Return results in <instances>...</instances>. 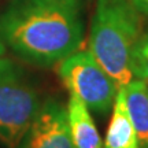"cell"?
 <instances>
[{
	"label": "cell",
	"mask_w": 148,
	"mask_h": 148,
	"mask_svg": "<svg viewBox=\"0 0 148 148\" xmlns=\"http://www.w3.org/2000/svg\"><path fill=\"white\" fill-rule=\"evenodd\" d=\"M40 99L25 74L8 58L0 60V141L18 148L40 111Z\"/></svg>",
	"instance_id": "cell-3"
},
{
	"label": "cell",
	"mask_w": 148,
	"mask_h": 148,
	"mask_svg": "<svg viewBox=\"0 0 148 148\" xmlns=\"http://www.w3.org/2000/svg\"><path fill=\"white\" fill-rule=\"evenodd\" d=\"M132 74L133 78L143 79L148 84V27L144 29L134 48L132 58Z\"/></svg>",
	"instance_id": "cell-9"
},
{
	"label": "cell",
	"mask_w": 148,
	"mask_h": 148,
	"mask_svg": "<svg viewBox=\"0 0 148 148\" xmlns=\"http://www.w3.org/2000/svg\"><path fill=\"white\" fill-rule=\"evenodd\" d=\"M143 15H148V0H130Z\"/></svg>",
	"instance_id": "cell-10"
},
{
	"label": "cell",
	"mask_w": 148,
	"mask_h": 148,
	"mask_svg": "<svg viewBox=\"0 0 148 148\" xmlns=\"http://www.w3.org/2000/svg\"><path fill=\"white\" fill-rule=\"evenodd\" d=\"M84 1L14 0L0 15V37L23 60L53 66L84 41Z\"/></svg>",
	"instance_id": "cell-1"
},
{
	"label": "cell",
	"mask_w": 148,
	"mask_h": 148,
	"mask_svg": "<svg viewBox=\"0 0 148 148\" xmlns=\"http://www.w3.org/2000/svg\"><path fill=\"white\" fill-rule=\"evenodd\" d=\"M123 89L138 148H148V84L143 79L133 78Z\"/></svg>",
	"instance_id": "cell-8"
},
{
	"label": "cell",
	"mask_w": 148,
	"mask_h": 148,
	"mask_svg": "<svg viewBox=\"0 0 148 148\" xmlns=\"http://www.w3.org/2000/svg\"><path fill=\"white\" fill-rule=\"evenodd\" d=\"M58 74L71 95L89 110L106 114L112 108L118 85L89 51H77L59 62Z\"/></svg>",
	"instance_id": "cell-4"
},
{
	"label": "cell",
	"mask_w": 148,
	"mask_h": 148,
	"mask_svg": "<svg viewBox=\"0 0 148 148\" xmlns=\"http://www.w3.org/2000/svg\"><path fill=\"white\" fill-rule=\"evenodd\" d=\"M103 148H138L136 130L127 111L123 86L118 88L115 95L112 115L107 127Z\"/></svg>",
	"instance_id": "cell-7"
},
{
	"label": "cell",
	"mask_w": 148,
	"mask_h": 148,
	"mask_svg": "<svg viewBox=\"0 0 148 148\" xmlns=\"http://www.w3.org/2000/svg\"><path fill=\"white\" fill-rule=\"evenodd\" d=\"M5 53H7V47H5L4 41H3V40H1V37H0V60H1V59H4V58H7V56H5Z\"/></svg>",
	"instance_id": "cell-11"
},
{
	"label": "cell",
	"mask_w": 148,
	"mask_h": 148,
	"mask_svg": "<svg viewBox=\"0 0 148 148\" xmlns=\"http://www.w3.org/2000/svg\"><path fill=\"white\" fill-rule=\"evenodd\" d=\"M18 148H74L66 108L53 100L44 103Z\"/></svg>",
	"instance_id": "cell-5"
},
{
	"label": "cell",
	"mask_w": 148,
	"mask_h": 148,
	"mask_svg": "<svg viewBox=\"0 0 148 148\" xmlns=\"http://www.w3.org/2000/svg\"><path fill=\"white\" fill-rule=\"evenodd\" d=\"M144 29L143 14L130 0H96L89 52L118 86L133 79V52Z\"/></svg>",
	"instance_id": "cell-2"
},
{
	"label": "cell",
	"mask_w": 148,
	"mask_h": 148,
	"mask_svg": "<svg viewBox=\"0 0 148 148\" xmlns=\"http://www.w3.org/2000/svg\"><path fill=\"white\" fill-rule=\"evenodd\" d=\"M66 114L74 148H103V141L89 108L75 95L70 93Z\"/></svg>",
	"instance_id": "cell-6"
}]
</instances>
